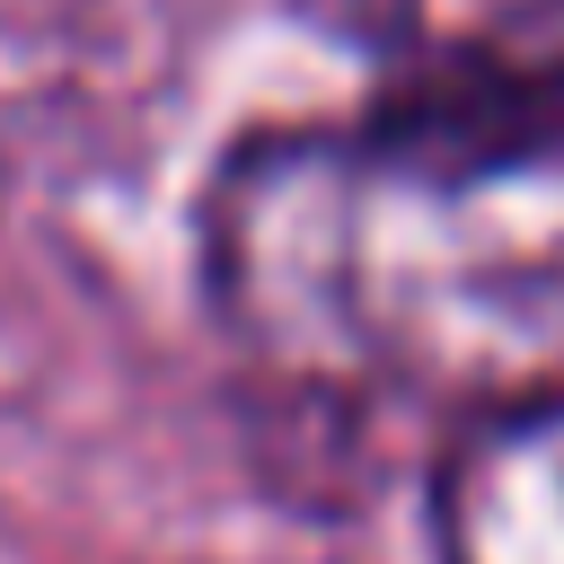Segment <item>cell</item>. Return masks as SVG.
<instances>
[{"instance_id": "cell-1", "label": "cell", "mask_w": 564, "mask_h": 564, "mask_svg": "<svg viewBox=\"0 0 564 564\" xmlns=\"http://www.w3.org/2000/svg\"><path fill=\"white\" fill-rule=\"evenodd\" d=\"M203 291L300 405H485L564 379V132L405 106L282 123L203 194Z\"/></svg>"}, {"instance_id": "cell-2", "label": "cell", "mask_w": 564, "mask_h": 564, "mask_svg": "<svg viewBox=\"0 0 564 564\" xmlns=\"http://www.w3.org/2000/svg\"><path fill=\"white\" fill-rule=\"evenodd\" d=\"M441 564H564V379L485 397L432 458Z\"/></svg>"}, {"instance_id": "cell-3", "label": "cell", "mask_w": 564, "mask_h": 564, "mask_svg": "<svg viewBox=\"0 0 564 564\" xmlns=\"http://www.w3.org/2000/svg\"><path fill=\"white\" fill-rule=\"evenodd\" d=\"M388 106L458 132H564V0H502L494 18L432 44Z\"/></svg>"}]
</instances>
